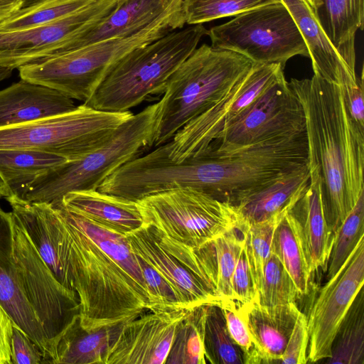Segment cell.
Wrapping results in <instances>:
<instances>
[{"label": "cell", "instance_id": "6da1fadb", "mask_svg": "<svg viewBox=\"0 0 364 364\" xmlns=\"http://www.w3.org/2000/svg\"><path fill=\"white\" fill-rule=\"evenodd\" d=\"M289 85L304 109L309 173L320 178L334 233L364 193V126L351 117L340 86L316 75Z\"/></svg>", "mask_w": 364, "mask_h": 364}, {"label": "cell", "instance_id": "7a4b0ae2", "mask_svg": "<svg viewBox=\"0 0 364 364\" xmlns=\"http://www.w3.org/2000/svg\"><path fill=\"white\" fill-rule=\"evenodd\" d=\"M62 218L60 262L68 287L76 292L80 322L87 331L124 324L151 311L147 289L69 216Z\"/></svg>", "mask_w": 364, "mask_h": 364}, {"label": "cell", "instance_id": "3957f363", "mask_svg": "<svg viewBox=\"0 0 364 364\" xmlns=\"http://www.w3.org/2000/svg\"><path fill=\"white\" fill-rule=\"evenodd\" d=\"M254 63L234 51L203 44L168 79L159 103L154 136L156 147L220 100L250 71Z\"/></svg>", "mask_w": 364, "mask_h": 364}, {"label": "cell", "instance_id": "277c9868", "mask_svg": "<svg viewBox=\"0 0 364 364\" xmlns=\"http://www.w3.org/2000/svg\"><path fill=\"white\" fill-rule=\"evenodd\" d=\"M207 33L203 24L192 25L132 50L111 68L83 104L122 112L163 94L171 75Z\"/></svg>", "mask_w": 364, "mask_h": 364}, {"label": "cell", "instance_id": "5b68a950", "mask_svg": "<svg viewBox=\"0 0 364 364\" xmlns=\"http://www.w3.org/2000/svg\"><path fill=\"white\" fill-rule=\"evenodd\" d=\"M159 103L149 105L118 127L102 146L67 161L23 186L16 196L31 203L58 204L67 193L97 190L119 167L154 146Z\"/></svg>", "mask_w": 364, "mask_h": 364}, {"label": "cell", "instance_id": "8992f818", "mask_svg": "<svg viewBox=\"0 0 364 364\" xmlns=\"http://www.w3.org/2000/svg\"><path fill=\"white\" fill-rule=\"evenodd\" d=\"M185 24L184 15L161 19L134 36L99 41L21 66L19 75L21 80L85 102L126 54Z\"/></svg>", "mask_w": 364, "mask_h": 364}, {"label": "cell", "instance_id": "52a82bcc", "mask_svg": "<svg viewBox=\"0 0 364 364\" xmlns=\"http://www.w3.org/2000/svg\"><path fill=\"white\" fill-rule=\"evenodd\" d=\"M133 114L82 104L73 111L0 128V149H31L78 160L105 143Z\"/></svg>", "mask_w": 364, "mask_h": 364}, {"label": "cell", "instance_id": "ba28073f", "mask_svg": "<svg viewBox=\"0 0 364 364\" xmlns=\"http://www.w3.org/2000/svg\"><path fill=\"white\" fill-rule=\"evenodd\" d=\"M145 225L190 247H199L239 225L230 203L191 187L158 192L136 201Z\"/></svg>", "mask_w": 364, "mask_h": 364}, {"label": "cell", "instance_id": "9c48e42d", "mask_svg": "<svg viewBox=\"0 0 364 364\" xmlns=\"http://www.w3.org/2000/svg\"><path fill=\"white\" fill-rule=\"evenodd\" d=\"M234 16L208 31L212 47L236 52L257 64L284 65L298 55L309 58L305 40L282 2Z\"/></svg>", "mask_w": 364, "mask_h": 364}, {"label": "cell", "instance_id": "30bf717a", "mask_svg": "<svg viewBox=\"0 0 364 364\" xmlns=\"http://www.w3.org/2000/svg\"><path fill=\"white\" fill-rule=\"evenodd\" d=\"M305 132L303 107L283 75L220 131L203 156Z\"/></svg>", "mask_w": 364, "mask_h": 364}, {"label": "cell", "instance_id": "8fae6325", "mask_svg": "<svg viewBox=\"0 0 364 364\" xmlns=\"http://www.w3.org/2000/svg\"><path fill=\"white\" fill-rule=\"evenodd\" d=\"M12 261L20 288L50 343L80 313L78 296L55 278L13 213Z\"/></svg>", "mask_w": 364, "mask_h": 364}, {"label": "cell", "instance_id": "7c38bea8", "mask_svg": "<svg viewBox=\"0 0 364 364\" xmlns=\"http://www.w3.org/2000/svg\"><path fill=\"white\" fill-rule=\"evenodd\" d=\"M117 0H97L81 10L41 26L0 33V66L12 69L71 50L82 31L98 23Z\"/></svg>", "mask_w": 364, "mask_h": 364}, {"label": "cell", "instance_id": "4fadbf2b", "mask_svg": "<svg viewBox=\"0 0 364 364\" xmlns=\"http://www.w3.org/2000/svg\"><path fill=\"white\" fill-rule=\"evenodd\" d=\"M364 283V237L320 289L307 318L308 362L331 356L333 340Z\"/></svg>", "mask_w": 364, "mask_h": 364}, {"label": "cell", "instance_id": "5bb4252c", "mask_svg": "<svg viewBox=\"0 0 364 364\" xmlns=\"http://www.w3.org/2000/svg\"><path fill=\"white\" fill-rule=\"evenodd\" d=\"M191 309L150 311L122 324L103 364H164L176 326Z\"/></svg>", "mask_w": 364, "mask_h": 364}, {"label": "cell", "instance_id": "9a60e30c", "mask_svg": "<svg viewBox=\"0 0 364 364\" xmlns=\"http://www.w3.org/2000/svg\"><path fill=\"white\" fill-rule=\"evenodd\" d=\"M288 9L307 45L314 75L340 86L344 93L358 87L363 72L357 76L331 43L323 28L318 11L307 0H281Z\"/></svg>", "mask_w": 364, "mask_h": 364}, {"label": "cell", "instance_id": "2e32d148", "mask_svg": "<svg viewBox=\"0 0 364 364\" xmlns=\"http://www.w3.org/2000/svg\"><path fill=\"white\" fill-rule=\"evenodd\" d=\"M183 2V0H117L114 9L107 17L77 35L72 50L102 41L129 37L159 20L184 15Z\"/></svg>", "mask_w": 364, "mask_h": 364}, {"label": "cell", "instance_id": "e0dca14e", "mask_svg": "<svg viewBox=\"0 0 364 364\" xmlns=\"http://www.w3.org/2000/svg\"><path fill=\"white\" fill-rule=\"evenodd\" d=\"M126 236L132 252L162 276L186 308L220 305L223 302L198 277L160 245L148 226L144 225Z\"/></svg>", "mask_w": 364, "mask_h": 364}, {"label": "cell", "instance_id": "ac0fdd59", "mask_svg": "<svg viewBox=\"0 0 364 364\" xmlns=\"http://www.w3.org/2000/svg\"><path fill=\"white\" fill-rule=\"evenodd\" d=\"M237 307L254 345L249 364L279 363L300 311L296 303L264 306L256 299Z\"/></svg>", "mask_w": 364, "mask_h": 364}, {"label": "cell", "instance_id": "d6986e66", "mask_svg": "<svg viewBox=\"0 0 364 364\" xmlns=\"http://www.w3.org/2000/svg\"><path fill=\"white\" fill-rule=\"evenodd\" d=\"M0 304L14 323L41 349L44 363L49 342L41 322L23 295L12 261V213L0 207Z\"/></svg>", "mask_w": 364, "mask_h": 364}, {"label": "cell", "instance_id": "ffe728a7", "mask_svg": "<svg viewBox=\"0 0 364 364\" xmlns=\"http://www.w3.org/2000/svg\"><path fill=\"white\" fill-rule=\"evenodd\" d=\"M77 107L64 94L23 80L0 90V128L64 114Z\"/></svg>", "mask_w": 364, "mask_h": 364}, {"label": "cell", "instance_id": "44dd1931", "mask_svg": "<svg viewBox=\"0 0 364 364\" xmlns=\"http://www.w3.org/2000/svg\"><path fill=\"white\" fill-rule=\"evenodd\" d=\"M289 211L297 223L311 274L319 269L326 272L333 232L325 215L318 175L310 173L308 186Z\"/></svg>", "mask_w": 364, "mask_h": 364}, {"label": "cell", "instance_id": "7402d4cb", "mask_svg": "<svg viewBox=\"0 0 364 364\" xmlns=\"http://www.w3.org/2000/svg\"><path fill=\"white\" fill-rule=\"evenodd\" d=\"M53 207L64 209L127 235L144 223L136 201L97 190L67 193Z\"/></svg>", "mask_w": 364, "mask_h": 364}, {"label": "cell", "instance_id": "603a6c76", "mask_svg": "<svg viewBox=\"0 0 364 364\" xmlns=\"http://www.w3.org/2000/svg\"><path fill=\"white\" fill-rule=\"evenodd\" d=\"M310 181L309 166L284 175L240 200L234 208L239 225L247 227L291 207Z\"/></svg>", "mask_w": 364, "mask_h": 364}, {"label": "cell", "instance_id": "cb8c5ba5", "mask_svg": "<svg viewBox=\"0 0 364 364\" xmlns=\"http://www.w3.org/2000/svg\"><path fill=\"white\" fill-rule=\"evenodd\" d=\"M122 325L87 331L77 314L50 341L47 363L103 364L105 354Z\"/></svg>", "mask_w": 364, "mask_h": 364}, {"label": "cell", "instance_id": "d4e9b609", "mask_svg": "<svg viewBox=\"0 0 364 364\" xmlns=\"http://www.w3.org/2000/svg\"><path fill=\"white\" fill-rule=\"evenodd\" d=\"M321 24L331 43L355 70V37L363 30V0H322Z\"/></svg>", "mask_w": 364, "mask_h": 364}, {"label": "cell", "instance_id": "484cf974", "mask_svg": "<svg viewBox=\"0 0 364 364\" xmlns=\"http://www.w3.org/2000/svg\"><path fill=\"white\" fill-rule=\"evenodd\" d=\"M68 161L53 154L31 149H0V177L11 195L36 177Z\"/></svg>", "mask_w": 364, "mask_h": 364}, {"label": "cell", "instance_id": "4316f807", "mask_svg": "<svg viewBox=\"0 0 364 364\" xmlns=\"http://www.w3.org/2000/svg\"><path fill=\"white\" fill-rule=\"evenodd\" d=\"M289 210L275 229L271 253L280 260L301 296H304L309 292L311 274L297 223Z\"/></svg>", "mask_w": 364, "mask_h": 364}, {"label": "cell", "instance_id": "83f0119b", "mask_svg": "<svg viewBox=\"0 0 364 364\" xmlns=\"http://www.w3.org/2000/svg\"><path fill=\"white\" fill-rule=\"evenodd\" d=\"M208 305L191 309L178 323L166 364L207 363L203 338Z\"/></svg>", "mask_w": 364, "mask_h": 364}, {"label": "cell", "instance_id": "f1b7e54d", "mask_svg": "<svg viewBox=\"0 0 364 364\" xmlns=\"http://www.w3.org/2000/svg\"><path fill=\"white\" fill-rule=\"evenodd\" d=\"M364 300L359 291L333 340L328 363L363 364Z\"/></svg>", "mask_w": 364, "mask_h": 364}, {"label": "cell", "instance_id": "f546056e", "mask_svg": "<svg viewBox=\"0 0 364 364\" xmlns=\"http://www.w3.org/2000/svg\"><path fill=\"white\" fill-rule=\"evenodd\" d=\"M203 344L207 363L244 364L242 351L230 337L223 310L218 304L207 306Z\"/></svg>", "mask_w": 364, "mask_h": 364}, {"label": "cell", "instance_id": "4dcf8cb0", "mask_svg": "<svg viewBox=\"0 0 364 364\" xmlns=\"http://www.w3.org/2000/svg\"><path fill=\"white\" fill-rule=\"evenodd\" d=\"M97 0H46L22 8L0 22V33L43 26L67 17Z\"/></svg>", "mask_w": 364, "mask_h": 364}, {"label": "cell", "instance_id": "1f68e13d", "mask_svg": "<svg viewBox=\"0 0 364 364\" xmlns=\"http://www.w3.org/2000/svg\"><path fill=\"white\" fill-rule=\"evenodd\" d=\"M291 207L284 209L265 220L251 224L245 229V248L258 294L261 288L264 268L271 255L274 232Z\"/></svg>", "mask_w": 364, "mask_h": 364}, {"label": "cell", "instance_id": "d6a6232c", "mask_svg": "<svg viewBox=\"0 0 364 364\" xmlns=\"http://www.w3.org/2000/svg\"><path fill=\"white\" fill-rule=\"evenodd\" d=\"M364 237V193L343 223L333 233L326 269V279L332 277Z\"/></svg>", "mask_w": 364, "mask_h": 364}, {"label": "cell", "instance_id": "836d02e7", "mask_svg": "<svg viewBox=\"0 0 364 364\" xmlns=\"http://www.w3.org/2000/svg\"><path fill=\"white\" fill-rule=\"evenodd\" d=\"M245 229L237 225L213 240L217 259V292L223 301L233 300L231 280L245 243Z\"/></svg>", "mask_w": 364, "mask_h": 364}, {"label": "cell", "instance_id": "e575fe53", "mask_svg": "<svg viewBox=\"0 0 364 364\" xmlns=\"http://www.w3.org/2000/svg\"><path fill=\"white\" fill-rule=\"evenodd\" d=\"M281 0H183V9L186 23L203 24L218 18L232 16L240 13Z\"/></svg>", "mask_w": 364, "mask_h": 364}, {"label": "cell", "instance_id": "d590c367", "mask_svg": "<svg viewBox=\"0 0 364 364\" xmlns=\"http://www.w3.org/2000/svg\"><path fill=\"white\" fill-rule=\"evenodd\" d=\"M301 296L293 279L280 262L271 253L265 264L257 301L264 306L296 303Z\"/></svg>", "mask_w": 364, "mask_h": 364}, {"label": "cell", "instance_id": "8d00e7d4", "mask_svg": "<svg viewBox=\"0 0 364 364\" xmlns=\"http://www.w3.org/2000/svg\"><path fill=\"white\" fill-rule=\"evenodd\" d=\"M136 257L146 287L151 299V311L187 309L174 289L162 276L142 258L138 255Z\"/></svg>", "mask_w": 364, "mask_h": 364}, {"label": "cell", "instance_id": "74e56055", "mask_svg": "<svg viewBox=\"0 0 364 364\" xmlns=\"http://www.w3.org/2000/svg\"><path fill=\"white\" fill-rule=\"evenodd\" d=\"M229 334L242 350L244 363L249 364L254 352V345L247 328L240 316L235 300H226L220 304Z\"/></svg>", "mask_w": 364, "mask_h": 364}, {"label": "cell", "instance_id": "f35d334b", "mask_svg": "<svg viewBox=\"0 0 364 364\" xmlns=\"http://www.w3.org/2000/svg\"><path fill=\"white\" fill-rule=\"evenodd\" d=\"M309 331L306 315L299 312L279 363H308Z\"/></svg>", "mask_w": 364, "mask_h": 364}, {"label": "cell", "instance_id": "ab89813d", "mask_svg": "<svg viewBox=\"0 0 364 364\" xmlns=\"http://www.w3.org/2000/svg\"><path fill=\"white\" fill-rule=\"evenodd\" d=\"M231 289L232 299L237 304H242L257 299L258 293L247 260L245 243L232 277Z\"/></svg>", "mask_w": 364, "mask_h": 364}, {"label": "cell", "instance_id": "60d3db41", "mask_svg": "<svg viewBox=\"0 0 364 364\" xmlns=\"http://www.w3.org/2000/svg\"><path fill=\"white\" fill-rule=\"evenodd\" d=\"M11 358L12 364L44 363L41 349L15 323L11 340Z\"/></svg>", "mask_w": 364, "mask_h": 364}, {"label": "cell", "instance_id": "b9f144b4", "mask_svg": "<svg viewBox=\"0 0 364 364\" xmlns=\"http://www.w3.org/2000/svg\"><path fill=\"white\" fill-rule=\"evenodd\" d=\"M14 321L0 304V364H12L11 340Z\"/></svg>", "mask_w": 364, "mask_h": 364}, {"label": "cell", "instance_id": "7bdbcfd3", "mask_svg": "<svg viewBox=\"0 0 364 364\" xmlns=\"http://www.w3.org/2000/svg\"><path fill=\"white\" fill-rule=\"evenodd\" d=\"M23 0H0V22L22 9Z\"/></svg>", "mask_w": 364, "mask_h": 364}, {"label": "cell", "instance_id": "ee69618b", "mask_svg": "<svg viewBox=\"0 0 364 364\" xmlns=\"http://www.w3.org/2000/svg\"><path fill=\"white\" fill-rule=\"evenodd\" d=\"M11 191L9 187L5 183V182L0 177V199L2 198H6L11 195Z\"/></svg>", "mask_w": 364, "mask_h": 364}, {"label": "cell", "instance_id": "f6af8a7d", "mask_svg": "<svg viewBox=\"0 0 364 364\" xmlns=\"http://www.w3.org/2000/svg\"><path fill=\"white\" fill-rule=\"evenodd\" d=\"M13 70L11 68L0 66V82L9 78L12 75Z\"/></svg>", "mask_w": 364, "mask_h": 364}, {"label": "cell", "instance_id": "bcb514c9", "mask_svg": "<svg viewBox=\"0 0 364 364\" xmlns=\"http://www.w3.org/2000/svg\"><path fill=\"white\" fill-rule=\"evenodd\" d=\"M23 4L22 8L31 7L42 3L46 0H23Z\"/></svg>", "mask_w": 364, "mask_h": 364}, {"label": "cell", "instance_id": "7dc6e473", "mask_svg": "<svg viewBox=\"0 0 364 364\" xmlns=\"http://www.w3.org/2000/svg\"><path fill=\"white\" fill-rule=\"evenodd\" d=\"M307 1L316 11H318L322 5V0H307Z\"/></svg>", "mask_w": 364, "mask_h": 364}]
</instances>
